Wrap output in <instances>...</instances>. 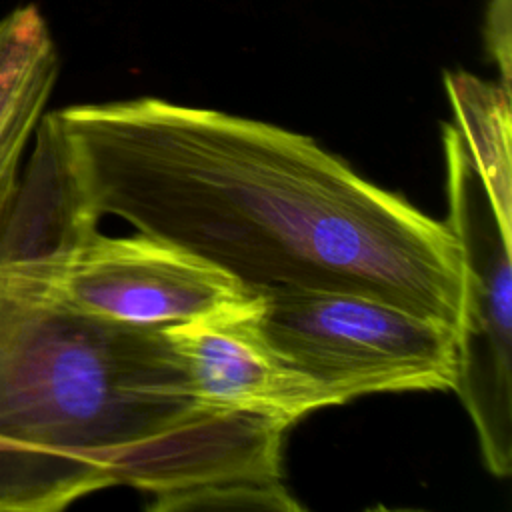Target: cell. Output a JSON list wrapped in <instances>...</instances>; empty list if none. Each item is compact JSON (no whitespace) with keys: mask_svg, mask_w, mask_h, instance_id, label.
I'll use <instances>...</instances> for the list:
<instances>
[{"mask_svg":"<svg viewBox=\"0 0 512 512\" xmlns=\"http://www.w3.org/2000/svg\"><path fill=\"white\" fill-rule=\"evenodd\" d=\"M34 138L88 214L118 216L256 292L350 290L456 328L450 226L304 134L146 96L44 112Z\"/></svg>","mask_w":512,"mask_h":512,"instance_id":"1","label":"cell"},{"mask_svg":"<svg viewBox=\"0 0 512 512\" xmlns=\"http://www.w3.org/2000/svg\"><path fill=\"white\" fill-rule=\"evenodd\" d=\"M0 284L140 328H168L260 294L178 244L142 232L110 238L98 228L54 250L0 262Z\"/></svg>","mask_w":512,"mask_h":512,"instance_id":"4","label":"cell"},{"mask_svg":"<svg viewBox=\"0 0 512 512\" xmlns=\"http://www.w3.org/2000/svg\"><path fill=\"white\" fill-rule=\"evenodd\" d=\"M262 294L214 314L168 326L200 406L250 412L286 426L332 406V396L268 340Z\"/></svg>","mask_w":512,"mask_h":512,"instance_id":"6","label":"cell"},{"mask_svg":"<svg viewBox=\"0 0 512 512\" xmlns=\"http://www.w3.org/2000/svg\"><path fill=\"white\" fill-rule=\"evenodd\" d=\"M486 44L500 68V82L510 88V0H490Z\"/></svg>","mask_w":512,"mask_h":512,"instance_id":"9","label":"cell"},{"mask_svg":"<svg viewBox=\"0 0 512 512\" xmlns=\"http://www.w3.org/2000/svg\"><path fill=\"white\" fill-rule=\"evenodd\" d=\"M456 130L478 170L502 234L510 236V88L468 72L444 76Z\"/></svg>","mask_w":512,"mask_h":512,"instance_id":"8","label":"cell"},{"mask_svg":"<svg viewBox=\"0 0 512 512\" xmlns=\"http://www.w3.org/2000/svg\"><path fill=\"white\" fill-rule=\"evenodd\" d=\"M58 68L54 38L34 4L20 6L0 20V236Z\"/></svg>","mask_w":512,"mask_h":512,"instance_id":"7","label":"cell"},{"mask_svg":"<svg viewBox=\"0 0 512 512\" xmlns=\"http://www.w3.org/2000/svg\"><path fill=\"white\" fill-rule=\"evenodd\" d=\"M204 410L166 328L0 284V440L30 458L46 512L118 484L156 494Z\"/></svg>","mask_w":512,"mask_h":512,"instance_id":"2","label":"cell"},{"mask_svg":"<svg viewBox=\"0 0 512 512\" xmlns=\"http://www.w3.org/2000/svg\"><path fill=\"white\" fill-rule=\"evenodd\" d=\"M448 220L460 248L458 376L454 390L494 476L512 470V266L510 238L454 124L442 126Z\"/></svg>","mask_w":512,"mask_h":512,"instance_id":"5","label":"cell"},{"mask_svg":"<svg viewBox=\"0 0 512 512\" xmlns=\"http://www.w3.org/2000/svg\"><path fill=\"white\" fill-rule=\"evenodd\" d=\"M0 452H18L24 460V468H26V476H28V484H30V490H32V498H34V512H46L44 510V500H42V494H40V488H38V482H36V476H34V470H32V464H30V458L26 456L24 450H20L16 444H10L6 440H0Z\"/></svg>","mask_w":512,"mask_h":512,"instance_id":"10","label":"cell"},{"mask_svg":"<svg viewBox=\"0 0 512 512\" xmlns=\"http://www.w3.org/2000/svg\"><path fill=\"white\" fill-rule=\"evenodd\" d=\"M272 346L344 404L364 394L456 386V328L350 290L260 292Z\"/></svg>","mask_w":512,"mask_h":512,"instance_id":"3","label":"cell"}]
</instances>
